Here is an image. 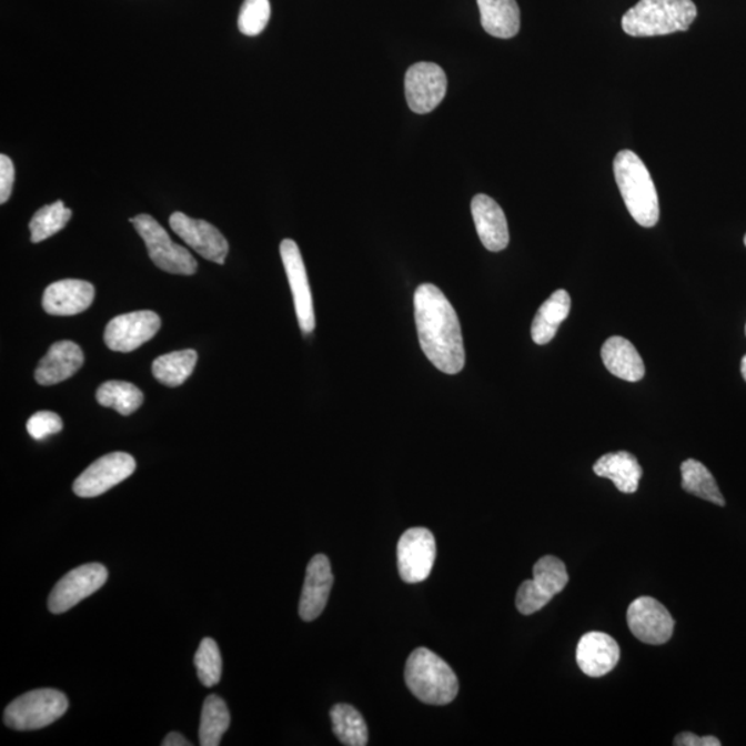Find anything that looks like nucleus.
Listing matches in <instances>:
<instances>
[{"label": "nucleus", "mask_w": 746, "mask_h": 746, "mask_svg": "<svg viewBox=\"0 0 746 746\" xmlns=\"http://www.w3.org/2000/svg\"><path fill=\"white\" fill-rule=\"evenodd\" d=\"M415 322L421 347L435 369L456 375L465 369V346L460 319L448 299L433 284L417 288Z\"/></svg>", "instance_id": "1"}, {"label": "nucleus", "mask_w": 746, "mask_h": 746, "mask_svg": "<svg viewBox=\"0 0 746 746\" xmlns=\"http://www.w3.org/2000/svg\"><path fill=\"white\" fill-rule=\"evenodd\" d=\"M693 0H641L622 17V30L636 38L688 31L697 19Z\"/></svg>", "instance_id": "2"}, {"label": "nucleus", "mask_w": 746, "mask_h": 746, "mask_svg": "<svg viewBox=\"0 0 746 746\" xmlns=\"http://www.w3.org/2000/svg\"><path fill=\"white\" fill-rule=\"evenodd\" d=\"M614 177L632 218L643 228H654L659 220L658 192L641 157L631 150L618 152Z\"/></svg>", "instance_id": "3"}, {"label": "nucleus", "mask_w": 746, "mask_h": 746, "mask_svg": "<svg viewBox=\"0 0 746 746\" xmlns=\"http://www.w3.org/2000/svg\"><path fill=\"white\" fill-rule=\"evenodd\" d=\"M405 683L422 703L448 705L460 692L455 672L437 654L427 648H416L405 665Z\"/></svg>", "instance_id": "4"}, {"label": "nucleus", "mask_w": 746, "mask_h": 746, "mask_svg": "<svg viewBox=\"0 0 746 746\" xmlns=\"http://www.w3.org/2000/svg\"><path fill=\"white\" fill-rule=\"evenodd\" d=\"M67 709L64 693L53 688L33 689L6 708L4 725L19 732L39 730L59 720Z\"/></svg>", "instance_id": "5"}, {"label": "nucleus", "mask_w": 746, "mask_h": 746, "mask_svg": "<svg viewBox=\"0 0 746 746\" xmlns=\"http://www.w3.org/2000/svg\"><path fill=\"white\" fill-rule=\"evenodd\" d=\"M149 251V256L158 269L169 274L194 275L198 264L185 248L174 244L167 230L150 214H139L130 219Z\"/></svg>", "instance_id": "6"}, {"label": "nucleus", "mask_w": 746, "mask_h": 746, "mask_svg": "<svg viewBox=\"0 0 746 746\" xmlns=\"http://www.w3.org/2000/svg\"><path fill=\"white\" fill-rule=\"evenodd\" d=\"M109 579V571L100 563L83 564L70 571L56 584L49 596V609L53 614L70 612L84 598L93 595Z\"/></svg>", "instance_id": "7"}, {"label": "nucleus", "mask_w": 746, "mask_h": 746, "mask_svg": "<svg viewBox=\"0 0 746 746\" xmlns=\"http://www.w3.org/2000/svg\"><path fill=\"white\" fill-rule=\"evenodd\" d=\"M437 556L434 535L427 528H410L397 545V564L401 579L406 584H421L431 575Z\"/></svg>", "instance_id": "8"}, {"label": "nucleus", "mask_w": 746, "mask_h": 746, "mask_svg": "<svg viewBox=\"0 0 746 746\" xmlns=\"http://www.w3.org/2000/svg\"><path fill=\"white\" fill-rule=\"evenodd\" d=\"M135 461L127 452H112L101 456L73 483V493L81 497H95L132 476Z\"/></svg>", "instance_id": "9"}, {"label": "nucleus", "mask_w": 746, "mask_h": 746, "mask_svg": "<svg viewBox=\"0 0 746 746\" xmlns=\"http://www.w3.org/2000/svg\"><path fill=\"white\" fill-rule=\"evenodd\" d=\"M160 330L161 319L154 311H133L109 322L104 342L112 352L130 353L151 341Z\"/></svg>", "instance_id": "10"}, {"label": "nucleus", "mask_w": 746, "mask_h": 746, "mask_svg": "<svg viewBox=\"0 0 746 746\" xmlns=\"http://www.w3.org/2000/svg\"><path fill=\"white\" fill-rule=\"evenodd\" d=\"M627 626L638 641L659 646L674 636L675 619L658 601L643 596L627 608Z\"/></svg>", "instance_id": "11"}, {"label": "nucleus", "mask_w": 746, "mask_h": 746, "mask_svg": "<svg viewBox=\"0 0 746 746\" xmlns=\"http://www.w3.org/2000/svg\"><path fill=\"white\" fill-rule=\"evenodd\" d=\"M446 93L443 68L433 62H417L405 75V95L410 109L416 114H429L437 109Z\"/></svg>", "instance_id": "12"}, {"label": "nucleus", "mask_w": 746, "mask_h": 746, "mask_svg": "<svg viewBox=\"0 0 746 746\" xmlns=\"http://www.w3.org/2000/svg\"><path fill=\"white\" fill-rule=\"evenodd\" d=\"M282 263L286 271L288 281L295 302L299 325L304 335L314 331L315 315L313 295H311L306 265H304L301 249L295 241L284 240L280 246Z\"/></svg>", "instance_id": "13"}, {"label": "nucleus", "mask_w": 746, "mask_h": 746, "mask_svg": "<svg viewBox=\"0 0 746 746\" xmlns=\"http://www.w3.org/2000/svg\"><path fill=\"white\" fill-rule=\"evenodd\" d=\"M172 230L186 245L209 262L224 264L229 254V242L224 235L205 220L186 216L182 212H174L169 219Z\"/></svg>", "instance_id": "14"}, {"label": "nucleus", "mask_w": 746, "mask_h": 746, "mask_svg": "<svg viewBox=\"0 0 746 746\" xmlns=\"http://www.w3.org/2000/svg\"><path fill=\"white\" fill-rule=\"evenodd\" d=\"M621 649L618 643L607 633L589 632L581 637L576 647V664L589 677H602L618 665Z\"/></svg>", "instance_id": "15"}, {"label": "nucleus", "mask_w": 746, "mask_h": 746, "mask_svg": "<svg viewBox=\"0 0 746 746\" xmlns=\"http://www.w3.org/2000/svg\"><path fill=\"white\" fill-rule=\"evenodd\" d=\"M333 585V574L330 558L325 555H316L310 560L304 579L299 614L306 622L320 617L326 607L327 598Z\"/></svg>", "instance_id": "16"}, {"label": "nucleus", "mask_w": 746, "mask_h": 746, "mask_svg": "<svg viewBox=\"0 0 746 746\" xmlns=\"http://www.w3.org/2000/svg\"><path fill=\"white\" fill-rule=\"evenodd\" d=\"M94 293V286L88 281H58L44 291L42 306L50 315L81 314L92 306Z\"/></svg>", "instance_id": "17"}, {"label": "nucleus", "mask_w": 746, "mask_h": 746, "mask_svg": "<svg viewBox=\"0 0 746 746\" xmlns=\"http://www.w3.org/2000/svg\"><path fill=\"white\" fill-rule=\"evenodd\" d=\"M472 214L483 245L491 252H501L508 245V228L505 213L493 198L478 194L472 201Z\"/></svg>", "instance_id": "18"}, {"label": "nucleus", "mask_w": 746, "mask_h": 746, "mask_svg": "<svg viewBox=\"0 0 746 746\" xmlns=\"http://www.w3.org/2000/svg\"><path fill=\"white\" fill-rule=\"evenodd\" d=\"M84 355L77 343L61 341L54 343L39 363L36 379L42 386H53L67 381L82 369Z\"/></svg>", "instance_id": "19"}, {"label": "nucleus", "mask_w": 746, "mask_h": 746, "mask_svg": "<svg viewBox=\"0 0 746 746\" xmlns=\"http://www.w3.org/2000/svg\"><path fill=\"white\" fill-rule=\"evenodd\" d=\"M596 476L612 480L624 494H635L643 476V468L636 456L629 452H612L601 457L593 466Z\"/></svg>", "instance_id": "20"}, {"label": "nucleus", "mask_w": 746, "mask_h": 746, "mask_svg": "<svg viewBox=\"0 0 746 746\" xmlns=\"http://www.w3.org/2000/svg\"><path fill=\"white\" fill-rule=\"evenodd\" d=\"M602 359L606 369L614 376L626 382H638L644 377L646 369L635 346L621 336L609 337L603 344Z\"/></svg>", "instance_id": "21"}, {"label": "nucleus", "mask_w": 746, "mask_h": 746, "mask_svg": "<svg viewBox=\"0 0 746 746\" xmlns=\"http://www.w3.org/2000/svg\"><path fill=\"white\" fill-rule=\"evenodd\" d=\"M477 4L485 32L501 39L517 36L520 9L516 0H477Z\"/></svg>", "instance_id": "22"}, {"label": "nucleus", "mask_w": 746, "mask_h": 746, "mask_svg": "<svg viewBox=\"0 0 746 746\" xmlns=\"http://www.w3.org/2000/svg\"><path fill=\"white\" fill-rule=\"evenodd\" d=\"M571 310V298L567 291L558 290L542 304L536 313L531 335L536 344H547L556 336L558 326L567 319Z\"/></svg>", "instance_id": "23"}, {"label": "nucleus", "mask_w": 746, "mask_h": 746, "mask_svg": "<svg viewBox=\"0 0 746 746\" xmlns=\"http://www.w3.org/2000/svg\"><path fill=\"white\" fill-rule=\"evenodd\" d=\"M196 361L198 354L194 350L161 355L152 364V375L165 386L178 387L194 372Z\"/></svg>", "instance_id": "24"}, {"label": "nucleus", "mask_w": 746, "mask_h": 746, "mask_svg": "<svg viewBox=\"0 0 746 746\" xmlns=\"http://www.w3.org/2000/svg\"><path fill=\"white\" fill-rule=\"evenodd\" d=\"M333 733L339 742L347 746L369 744V727L364 717L352 705L337 704L331 710Z\"/></svg>", "instance_id": "25"}, {"label": "nucleus", "mask_w": 746, "mask_h": 746, "mask_svg": "<svg viewBox=\"0 0 746 746\" xmlns=\"http://www.w3.org/2000/svg\"><path fill=\"white\" fill-rule=\"evenodd\" d=\"M682 478V487L686 493L715 503L717 506L726 505L725 497H723L719 487H717L716 480L703 463L695 460L683 462Z\"/></svg>", "instance_id": "26"}, {"label": "nucleus", "mask_w": 746, "mask_h": 746, "mask_svg": "<svg viewBox=\"0 0 746 746\" xmlns=\"http://www.w3.org/2000/svg\"><path fill=\"white\" fill-rule=\"evenodd\" d=\"M228 704L219 695H209L203 703L200 726V744L218 746L230 727Z\"/></svg>", "instance_id": "27"}, {"label": "nucleus", "mask_w": 746, "mask_h": 746, "mask_svg": "<svg viewBox=\"0 0 746 746\" xmlns=\"http://www.w3.org/2000/svg\"><path fill=\"white\" fill-rule=\"evenodd\" d=\"M101 406L120 412L121 415H132L143 404L144 395L133 383L111 381L101 384L95 393Z\"/></svg>", "instance_id": "28"}, {"label": "nucleus", "mask_w": 746, "mask_h": 746, "mask_svg": "<svg viewBox=\"0 0 746 746\" xmlns=\"http://www.w3.org/2000/svg\"><path fill=\"white\" fill-rule=\"evenodd\" d=\"M71 218V209L65 208L64 202L62 201L39 209V211L33 214L30 223L31 241L33 244H39V242L60 233V231L65 228L67 223L70 222Z\"/></svg>", "instance_id": "29"}, {"label": "nucleus", "mask_w": 746, "mask_h": 746, "mask_svg": "<svg viewBox=\"0 0 746 746\" xmlns=\"http://www.w3.org/2000/svg\"><path fill=\"white\" fill-rule=\"evenodd\" d=\"M534 584L547 597H555L568 584V573L562 560L555 556H545L534 565Z\"/></svg>", "instance_id": "30"}, {"label": "nucleus", "mask_w": 746, "mask_h": 746, "mask_svg": "<svg viewBox=\"0 0 746 746\" xmlns=\"http://www.w3.org/2000/svg\"><path fill=\"white\" fill-rule=\"evenodd\" d=\"M198 677L205 687H213L222 679L223 661L218 643L211 637L203 638L195 654Z\"/></svg>", "instance_id": "31"}, {"label": "nucleus", "mask_w": 746, "mask_h": 746, "mask_svg": "<svg viewBox=\"0 0 746 746\" xmlns=\"http://www.w3.org/2000/svg\"><path fill=\"white\" fill-rule=\"evenodd\" d=\"M270 16V0H245L239 17L240 31L246 37H258L268 27Z\"/></svg>", "instance_id": "32"}, {"label": "nucleus", "mask_w": 746, "mask_h": 746, "mask_svg": "<svg viewBox=\"0 0 746 746\" xmlns=\"http://www.w3.org/2000/svg\"><path fill=\"white\" fill-rule=\"evenodd\" d=\"M551 601L552 598L547 597L545 593L534 584L533 579H530L523 582L522 586L518 587L516 606L518 612L523 615H533L541 612V609L547 606Z\"/></svg>", "instance_id": "33"}, {"label": "nucleus", "mask_w": 746, "mask_h": 746, "mask_svg": "<svg viewBox=\"0 0 746 746\" xmlns=\"http://www.w3.org/2000/svg\"><path fill=\"white\" fill-rule=\"evenodd\" d=\"M28 434L33 440H44L49 435L58 434L62 431V421L58 414L49 411H41L32 415L27 422Z\"/></svg>", "instance_id": "34"}, {"label": "nucleus", "mask_w": 746, "mask_h": 746, "mask_svg": "<svg viewBox=\"0 0 746 746\" xmlns=\"http://www.w3.org/2000/svg\"><path fill=\"white\" fill-rule=\"evenodd\" d=\"M16 171L13 162L8 155H0V202L9 201L11 191H13Z\"/></svg>", "instance_id": "35"}, {"label": "nucleus", "mask_w": 746, "mask_h": 746, "mask_svg": "<svg viewBox=\"0 0 746 746\" xmlns=\"http://www.w3.org/2000/svg\"><path fill=\"white\" fill-rule=\"evenodd\" d=\"M677 746H720L722 743L716 737H698L693 733H681L675 738Z\"/></svg>", "instance_id": "36"}, {"label": "nucleus", "mask_w": 746, "mask_h": 746, "mask_svg": "<svg viewBox=\"0 0 746 746\" xmlns=\"http://www.w3.org/2000/svg\"><path fill=\"white\" fill-rule=\"evenodd\" d=\"M163 746H190L191 743L189 739L184 738L182 734L179 733H169L167 738L163 739Z\"/></svg>", "instance_id": "37"}, {"label": "nucleus", "mask_w": 746, "mask_h": 746, "mask_svg": "<svg viewBox=\"0 0 746 746\" xmlns=\"http://www.w3.org/2000/svg\"><path fill=\"white\" fill-rule=\"evenodd\" d=\"M742 373H743V377L745 379V382H746V355H745V357L743 359V363H742Z\"/></svg>", "instance_id": "38"}, {"label": "nucleus", "mask_w": 746, "mask_h": 746, "mask_svg": "<svg viewBox=\"0 0 746 746\" xmlns=\"http://www.w3.org/2000/svg\"><path fill=\"white\" fill-rule=\"evenodd\" d=\"M744 242H745V246H746V235H745Z\"/></svg>", "instance_id": "39"}]
</instances>
